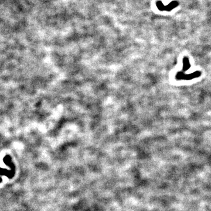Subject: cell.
<instances>
[{"label":"cell","mask_w":211,"mask_h":211,"mask_svg":"<svg viewBox=\"0 0 211 211\" xmlns=\"http://www.w3.org/2000/svg\"><path fill=\"white\" fill-rule=\"evenodd\" d=\"M200 75V72H195L193 74H191L189 75H185L184 74H182L181 73H179L177 75V79H191L192 78H195L196 77H198Z\"/></svg>","instance_id":"cell-1"},{"label":"cell","mask_w":211,"mask_h":211,"mask_svg":"<svg viewBox=\"0 0 211 211\" xmlns=\"http://www.w3.org/2000/svg\"><path fill=\"white\" fill-rule=\"evenodd\" d=\"M178 6V2L177 1H173L169 4H168V6H165V11H171Z\"/></svg>","instance_id":"cell-2"},{"label":"cell","mask_w":211,"mask_h":211,"mask_svg":"<svg viewBox=\"0 0 211 211\" xmlns=\"http://www.w3.org/2000/svg\"><path fill=\"white\" fill-rule=\"evenodd\" d=\"M190 67L189 60L187 58H185L184 59V70L188 69Z\"/></svg>","instance_id":"cell-3"},{"label":"cell","mask_w":211,"mask_h":211,"mask_svg":"<svg viewBox=\"0 0 211 211\" xmlns=\"http://www.w3.org/2000/svg\"><path fill=\"white\" fill-rule=\"evenodd\" d=\"M157 8L160 10V11H165V6L162 3L161 1H157Z\"/></svg>","instance_id":"cell-4"},{"label":"cell","mask_w":211,"mask_h":211,"mask_svg":"<svg viewBox=\"0 0 211 211\" xmlns=\"http://www.w3.org/2000/svg\"><path fill=\"white\" fill-rule=\"evenodd\" d=\"M1 181V178H0V181Z\"/></svg>","instance_id":"cell-5"}]
</instances>
